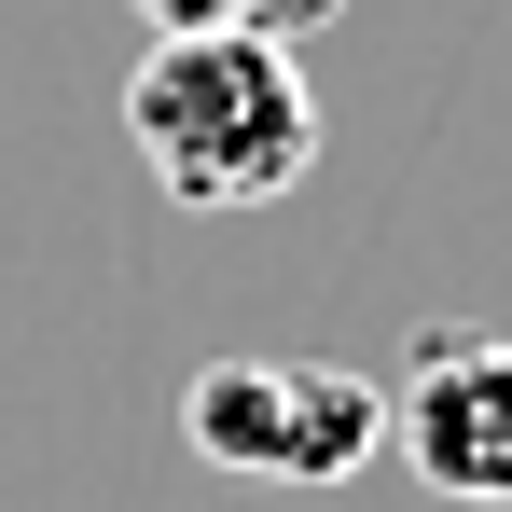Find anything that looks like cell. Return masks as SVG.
<instances>
[{
    "mask_svg": "<svg viewBox=\"0 0 512 512\" xmlns=\"http://www.w3.org/2000/svg\"><path fill=\"white\" fill-rule=\"evenodd\" d=\"M388 429L443 499H512V333H429Z\"/></svg>",
    "mask_w": 512,
    "mask_h": 512,
    "instance_id": "3",
    "label": "cell"
},
{
    "mask_svg": "<svg viewBox=\"0 0 512 512\" xmlns=\"http://www.w3.org/2000/svg\"><path fill=\"white\" fill-rule=\"evenodd\" d=\"M346 0H236V28H263V42H305V28H333Z\"/></svg>",
    "mask_w": 512,
    "mask_h": 512,
    "instance_id": "4",
    "label": "cell"
},
{
    "mask_svg": "<svg viewBox=\"0 0 512 512\" xmlns=\"http://www.w3.org/2000/svg\"><path fill=\"white\" fill-rule=\"evenodd\" d=\"M180 443L250 485H346L388 443V388H360L333 360H208L180 388Z\"/></svg>",
    "mask_w": 512,
    "mask_h": 512,
    "instance_id": "2",
    "label": "cell"
},
{
    "mask_svg": "<svg viewBox=\"0 0 512 512\" xmlns=\"http://www.w3.org/2000/svg\"><path fill=\"white\" fill-rule=\"evenodd\" d=\"M153 28H236V0H139Z\"/></svg>",
    "mask_w": 512,
    "mask_h": 512,
    "instance_id": "5",
    "label": "cell"
},
{
    "mask_svg": "<svg viewBox=\"0 0 512 512\" xmlns=\"http://www.w3.org/2000/svg\"><path fill=\"white\" fill-rule=\"evenodd\" d=\"M125 139L180 208H277L319 167V97L263 28H153L125 70Z\"/></svg>",
    "mask_w": 512,
    "mask_h": 512,
    "instance_id": "1",
    "label": "cell"
}]
</instances>
